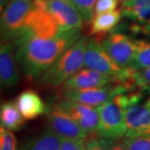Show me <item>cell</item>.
Returning <instances> with one entry per match:
<instances>
[{
	"label": "cell",
	"instance_id": "obj_25",
	"mask_svg": "<svg viewBox=\"0 0 150 150\" xmlns=\"http://www.w3.org/2000/svg\"><path fill=\"white\" fill-rule=\"evenodd\" d=\"M111 139H106L98 135H89L86 140V150H109Z\"/></svg>",
	"mask_w": 150,
	"mask_h": 150
},
{
	"label": "cell",
	"instance_id": "obj_28",
	"mask_svg": "<svg viewBox=\"0 0 150 150\" xmlns=\"http://www.w3.org/2000/svg\"><path fill=\"white\" fill-rule=\"evenodd\" d=\"M109 150H129L127 146L121 139H111Z\"/></svg>",
	"mask_w": 150,
	"mask_h": 150
},
{
	"label": "cell",
	"instance_id": "obj_19",
	"mask_svg": "<svg viewBox=\"0 0 150 150\" xmlns=\"http://www.w3.org/2000/svg\"><path fill=\"white\" fill-rule=\"evenodd\" d=\"M0 123L2 127L10 131H18L23 128L25 119L19 112L16 103L7 101L1 104Z\"/></svg>",
	"mask_w": 150,
	"mask_h": 150
},
{
	"label": "cell",
	"instance_id": "obj_11",
	"mask_svg": "<svg viewBox=\"0 0 150 150\" xmlns=\"http://www.w3.org/2000/svg\"><path fill=\"white\" fill-rule=\"evenodd\" d=\"M57 105L69 113L88 136L97 135L99 122L98 108L66 99H60Z\"/></svg>",
	"mask_w": 150,
	"mask_h": 150
},
{
	"label": "cell",
	"instance_id": "obj_12",
	"mask_svg": "<svg viewBox=\"0 0 150 150\" xmlns=\"http://www.w3.org/2000/svg\"><path fill=\"white\" fill-rule=\"evenodd\" d=\"M121 11L123 16L134 23L132 32L150 33V0H125Z\"/></svg>",
	"mask_w": 150,
	"mask_h": 150
},
{
	"label": "cell",
	"instance_id": "obj_13",
	"mask_svg": "<svg viewBox=\"0 0 150 150\" xmlns=\"http://www.w3.org/2000/svg\"><path fill=\"white\" fill-rule=\"evenodd\" d=\"M126 138L150 135V105L137 103L125 109Z\"/></svg>",
	"mask_w": 150,
	"mask_h": 150
},
{
	"label": "cell",
	"instance_id": "obj_14",
	"mask_svg": "<svg viewBox=\"0 0 150 150\" xmlns=\"http://www.w3.org/2000/svg\"><path fill=\"white\" fill-rule=\"evenodd\" d=\"M15 47L11 43H1L0 49V82L4 89L15 88L20 82L17 67Z\"/></svg>",
	"mask_w": 150,
	"mask_h": 150
},
{
	"label": "cell",
	"instance_id": "obj_30",
	"mask_svg": "<svg viewBox=\"0 0 150 150\" xmlns=\"http://www.w3.org/2000/svg\"><path fill=\"white\" fill-rule=\"evenodd\" d=\"M144 89H145V90L147 91V93H148V94L149 95V98H148V100H147L145 103H146L147 104H149L150 105V87H149V88H144Z\"/></svg>",
	"mask_w": 150,
	"mask_h": 150
},
{
	"label": "cell",
	"instance_id": "obj_15",
	"mask_svg": "<svg viewBox=\"0 0 150 150\" xmlns=\"http://www.w3.org/2000/svg\"><path fill=\"white\" fill-rule=\"evenodd\" d=\"M112 83H120V82L114 77L85 68L79 70L64 82L61 86V91L67 89L103 87Z\"/></svg>",
	"mask_w": 150,
	"mask_h": 150
},
{
	"label": "cell",
	"instance_id": "obj_2",
	"mask_svg": "<svg viewBox=\"0 0 150 150\" xmlns=\"http://www.w3.org/2000/svg\"><path fill=\"white\" fill-rule=\"evenodd\" d=\"M88 42V38L82 36L38 80L39 85L56 88L78 73L83 66L84 54Z\"/></svg>",
	"mask_w": 150,
	"mask_h": 150
},
{
	"label": "cell",
	"instance_id": "obj_27",
	"mask_svg": "<svg viewBox=\"0 0 150 150\" xmlns=\"http://www.w3.org/2000/svg\"><path fill=\"white\" fill-rule=\"evenodd\" d=\"M86 140L87 139H69L62 138L60 150H86Z\"/></svg>",
	"mask_w": 150,
	"mask_h": 150
},
{
	"label": "cell",
	"instance_id": "obj_20",
	"mask_svg": "<svg viewBox=\"0 0 150 150\" xmlns=\"http://www.w3.org/2000/svg\"><path fill=\"white\" fill-rule=\"evenodd\" d=\"M136 52L129 69L134 72L150 67V42L139 39L136 40Z\"/></svg>",
	"mask_w": 150,
	"mask_h": 150
},
{
	"label": "cell",
	"instance_id": "obj_21",
	"mask_svg": "<svg viewBox=\"0 0 150 150\" xmlns=\"http://www.w3.org/2000/svg\"><path fill=\"white\" fill-rule=\"evenodd\" d=\"M74 5L76 9L79 13L83 21L88 23L93 21L94 14V8L97 0H69Z\"/></svg>",
	"mask_w": 150,
	"mask_h": 150
},
{
	"label": "cell",
	"instance_id": "obj_1",
	"mask_svg": "<svg viewBox=\"0 0 150 150\" xmlns=\"http://www.w3.org/2000/svg\"><path fill=\"white\" fill-rule=\"evenodd\" d=\"M81 37V28H75L60 31L53 37L25 38L13 44L17 64L27 79L38 81Z\"/></svg>",
	"mask_w": 150,
	"mask_h": 150
},
{
	"label": "cell",
	"instance_id": "obj_29",
	"mask_svg": "<svg viewBox=\"0 0 150 150\" xmlns=\"http://www.w3.org/2000/svg\"><path fill=\"white\" fill-rule=\"evenodd\" d=\"M10 1L11 0H0V10H1V13L4 10V8L10 3Z\"/></svg>",
	"mask_w": 150,
	"mask_h": 150
},
{
	"label": "cell",
	"instance_id": "obj_10",
	"mask_svg": "<svg viewBox=\"0 0 150 150\" xmlns=\"http://www.w3.org/2000/svg\"><path fill=\"white\" fill-rule=\"evenodd\" d=\"M46 115L49 126L48 128L61 138L69 139H84L88 137L79 124L69 113L59 107L57 103L48 107Z\"/></svg>",
	"mask_w": 150,
	"mask_h": 150
},
{
	"label": "cell",
	"instance_id": "obj_5",
	"mask_svg": "<svg viewBox=\"0 0 150 150\" xmlns=\"http://www.w3.org/2000/svg\"><path fill=\"white\" fill-rule=\"evenodd\" d=\"M134 87L129 82H127L112 83L103 87L67 89L61 91V99L80 103L91 107L97 108L112 100L118 93Z\"/></svg>",
	"mask_w": 150,
	"mask_h": 150
},
{
	"label": "cell",
	"instance_id": "obj_9",
	"mask_svg": "<svg viewBox=\"0 0 150 150\" xmlns=\"http://www.w3.org/2000/svg\"><path fill=\"white\" fill-rule=\"evenodd\" d=\"M57 22L60 31L82 28L83 19L69 0H36Z\"/></svg>",
	"mask_w": 150,
	"mask_h": 150
},
{
	"label": "cell",
	"instance_id": "obj_23",
	"mask_svg": "<svg viewBox=\"0 0 150 150\" xmlns=\"http://www.w3.org/2000/svg\"><path fill=\"white\" fill-rule=\"evenodd\" d=\"M0 150H18L17 139L13 133L4 127H0Z\"/></svg>",
	"mask_w": 150,
	"mask_h": 150
},
{
	"label": "cell",
	"instance_id": "obj_7",
	"mask_svg": "<svg viewBox=\"0 0 150 150\" xmlns=\"http://www.w3.org/2000/svg\"><path fill=\"white\" fill-rule=\"evenodd\" d=\"M33 5L34 0H11L1 14L2 43L14 41Z\"/></svg>",
	"mask_w": 150,
	"mask_h": 150
},
{
	"label": "cell",
	"instance_id": "obj_6",
	"mask_svg": "<svg viewBox=\"0 0 150 150\" xmlns=\"http://www.w3.org/2000/svg\"><path fill=\"white\" fill-rule=\"evenodd\" d=\"M60 32L59 27L53 16L48 13L36 0L21 29L13 44L30 37H53Z\"/></svg>",
	"mask_w": 150,
	"mask_h": 150
},
{
	"label": "cell",
	"instance_id": "obj_4",
	"mask_svg": "<svg viewBox=\"0 0 150 150\" xmlns=\"http://www.w3.org/2000/svg\"><path fill=\"white\" fill-rule=\"evenodd\" d=\"M99 122L97 135L106 139H121L127 134L125 108L115 99L98 107Z\"/></svg>",
	"mask_w": 150,
	"mask_h": 150
},
{
	"label": "cell",
	"instance_id": "obj_24",
	"mask_svg": "<svg viewBox=\"0 0 150 150\" xmlns=\"http://www.w3.org/2000/svg\"><path fill=\"white\" fill-rule=\"evenodd\" d=\"M129 83L136 88H146L150 87V67L133 72L129 79Z\"/></svg>",
	"mask_w": 150,
	"mask_h": 150
},
{
	"label": "cell",
	"instance_id": "obj_16",
	"mask_svg": "<svg viewBox=\"0 0 150 150\" xmlns=\"http://www.w3.org/2000/svg\"><path fill=\"white\" fill-rule=\"evenodd\" d=\"M17 107L25 120H33L47 112L48 107L37 92L27 89L16 98Z\"/></svg>",
	"mask_w": 150,
	"mask_h": 150
},
{
	"label": "cell",
	"instance_id": "obj_26",
	"mask_svg": "<svg viewBox=\"0 0 150 150\" xmlns=\"http://www.w3.org/2000/svg\"><path fill=\"white\" fill-rule=\"evenodd\" d=\"M118 0H97L94 14L95 16L108 12H112L118 7Z\"/></svg>",
	"mask_w": 150,
	"mask_h": 150
},
{
	"label": "cell",
	"instance_id": "obj_18",
	"mask_svg": "<svg viewBox=\"0 0 150 150\" xmlns=\"http://www.w3.org/2000/svg\"><path fill=\"white\" fill-rule=\"evenodd\" d=\"M122 16L121 10H114L94 16L91 23L90 34L99 38L112 32L121 20Z\"/></svg>",
	"mask_w": 150,
	"mask_h": 150
},
{
	"label": "cell",
	"instance_id": "obj_31",
	"mask_svg": "<svg viewBox=\"0 0 150 150\" xmlns=\"http://www.w3.org/2000/svg\"><path fill=\"white\" fill-rule=\"evenodd\" d=\"M121 1H122V2H123V1H125V0H121Z\"/></svg>",
	"mask_w": 150,
	"mask_h": 150
},
{
	"label": "cell",
	"instance_id": "obj_22",
	"mask_svg": "<svg viewBox=\"0 0 150 150\" xmlns=\"http://www.w3.org/2000/svg\"><path fill=\"white\" fill-rule=\"evenodd\" d=\"M122 140L129 150H150V135H142L132 138L124 137Z\"/></svg>",
	"mask_w": 150,
	"mask_h": 150
},
{
	"label": "cell",
	"instance_id": "obj_8",
	"mask_svg": "<svg viewBox=\"0 0 150 150\" xmlns=\"http://www.w3.org/2000/svg\"><path fill=\"white\" fill-rule=\"evenodd\" d=\"M108 55L120 68H129L136 52V40L123 33L112 31L100 42Z\"/></svg>",
	"mask_w": 150,
	"mask_h": 150
},
{
	"label": "cell",
	"instance_id": "obj_3",
	"mask_svg": "<svg viewBox=\"0 0 150 150\" xmlns=\"http://www.w3.org/2000/svg\"><path fill=\"white\" fill-rule=\"evenodd\" d=\"M83 66L87 69L114 77L120 83L129 82L130 76L134 72L129 68L123 69L116 64L97 38L89 39L84 54Z\"/></svg>",
	"mask_w": 150,
	"mask_h": 150
},
{
	"label": "cell",
	"instance_id": "obj_17",
	"mask_svg": "<svg viewBox=\"0 0 150 150\" xmlns=\"http://www.w3.org/2000/svg\"><path fill=\"white\" fill-rule=\"evenodd\" d=\"M62 138L47 128L37 136L27 140L20 150H60Z\"/></svg>",
	"mask_w": 150,
	"mask_h": 150
}]
</instances>
